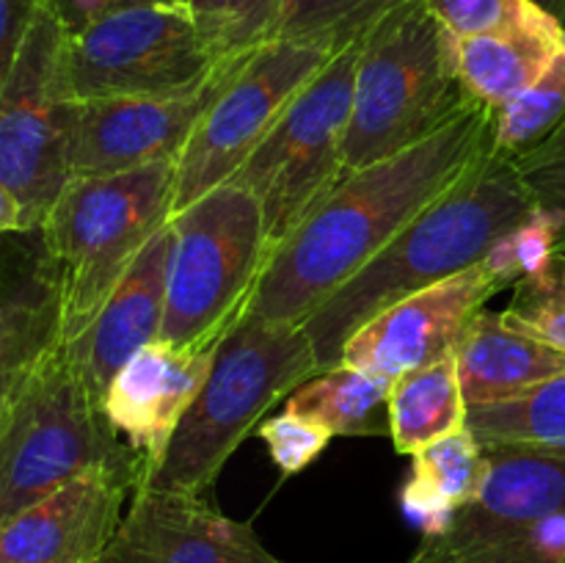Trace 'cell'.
I'll return each instance as SVG.
<instances>
[{"label":"cell","instance_id":"1","mask_svg":"<svg viewBox=\"0 0 565 563\" xmlns=\"http://www.w3.org/2000/svg\"><path fill=\"white\" fill-rule=\"evenodd\" d=\"M494 130L497 110L475 103L406 152L348 171L270 252L246 318L303 323L494 147Z\"/></svg>","mask_w":565,"mask_h":563},{"label":"cell","instance_id":"2","mask_svg":"<svg viewBox=\"0 0 565 563\" xmlns=\"http://www.w3.org/2000/svg\"><path fill=\"white\" fill-rule=\"evenodd\" d=\"M533 208L516 160L491 147L303 320L320 373L342 362L348 340L375 315L483 263L491 246Z\"/></svg>","mask_w":565,"mask_h":563},{"label":"cell","instance_id":"3","mask_svg":"<svg viewBox=\"0 0 565 563\" xmlns=\"http://www.w3.org/2000/svg\"><path fill=\"white\" fill-rule=\"evenodd\" d=\"M318 373V357L303 323L243 315L221 340L202 392L141 489L210 497L232 453L263 425L270 406Z\"/></svg>","mask_w":565,"mask_h":563},{"label":"cell","instance_id":"4","mask_svg":"<svg viewBox=\"0 0 565 563\" xmlns=\"http://www.w3.org/2000/svg\"><path fill=\"white\" fill-rule=\"evenodd\" d=\"M456 44L425 0L370 28L345 138L348 171L406 152L478 103L458 72Z\"/></svg>","mask_w":565,"mask_h":563},{"label":"cell","instance_id":"5","mask_svg":"<svg viewBox=\"0 0 565 563\" xmlns=\"http://www.w3.org/2000/svg\"><path fill=\"white\" fill-rule=\"evenodd\" d=\"M92 469H121L138 486L143 480L141 456L61 348L0 392V522Z\"/></svg>","mask_w":565,"mask_h":563},{"label":"cell","instance_id":"6","mask_svg":"<svg viewBox=\"0 0 565 563\" xmlns=\"http://www.w3.org/2000/svg\"><path fill=\"white\" fill-rule=\"evenodd\" d=\"M177 160L105 177H72L42 221L64 268L66 342L92 326L143 248L174 215Z\"/></svg>","mask_w":565,"mask_h":563},{"label":"cell","instance_id":"7","mask_svg":"<svg viewBox=\"0 0 565 563\" xmlns=\"http://www.w3.org/2000/svg\"><path fill=\"white\" fill-rule=\"evenodd\" d=\"M169 287L160 340L177 348L218 346L246 315L270 257L257 196L230 180L169 221Z\"/></svg>","mask_w":565,"mask_h":563},{"label":"cell","instance_id":"8","mask_svg":"<svg viewBox=\"0 0 565 563\" xmlns=\"http://www.w3.org/2000/svg\"><path fill=\"white\" fill-rule=\"evenodd\" d=\"M66 39L70 25L47 3L0 72V232L42 226L72 180Z\"/></svg>","mask_w":565,"mask_h":563},{"label":"cell","instance_id":"9","mask_svg":"<svg viewBox=\"0 0 565 563\" xmlns=\"http://www.w3.org/2000/svg\"><path fill=\"white\" fill-rule=\"evenodd\" d=\"M367 33L348 42L301 88L235 174L263 208L270 252L348 174L345 138Z\"/></svg>","mask_w":565,"mask_h":563},{"label":"cell","instance_id":"10","mask_svg":"<svg viewBox=\"0 0 565 563\" xmlns=\"http://www.w3.org/2000/svg\"><path fill=\"white\" fill-rule=\"evenodd\" d=\"M218 75L188 0H138L70 31L64 88L72 103L169 97Z\"/></svg>","mask_w":565,"mask_h":563},{"label":"cell","instance_id":"11","mask_svg":"<svg viewBox=\"0 0 565 563\" xmlns=\"http://www.w3.org/2000/svg\"><path fill=\"white\" fill-rule=\"evenodd\" d=\"M342 47L326 36L274 39L226 66L213 103L177 158L174 213L235 180L287 105Z\"/></svg>","mask_w":565,"mask_h":563},{"label":"cell","instance_id":"12","mask_svg":"<svg viewBox=\"0 0 565 563\" xmlns=\"http://www.w3.org/2000/svg\"><path fill=\"white\" fill-rule=\"evenodd\" d=\"M483 450L478 495L445 533L423 539L408 563H463L565 508V445L483 442Z\"/></svg>","mask_w":565,"mask_h":563},{"label":"cell","instance_id":"13","mask_svg":"<svg viewBox=\"0 0 565 563\" xmlns=\"http://www.w3.org/2000/svg\"><path fill=\"white\" fill-rule=\"evenodd\" d=\"M505 287L483 259L375 315L348 340L340 364L392 381L456 357L472 320Z\"/></svg>","mask_w":565,"mask_h":563},{"label":"cell","instance_id":"14","mask_svg":"<svg viewBox=\"0 0 565 563\" xmlns=\"http://www.w3.org/2000/svg\"><path fill=\"white\" fill-rule=\"evenodd\" d=\"M224 70L204 86L169 97H116L72 103V177H105L177 160L213 103Z\"/></svg>","mask_w":565,"mask_h":563},{"label":"cell","instance_id":"15","mask_svg":"<svg viewBox=\"0 0 565 563\" xmlns=\"http://www.w3.org/2000/svg\"><path fill=\"white\" fill-rule=\"evenodd\" d=\"M99 563H285L210 497L138 489Z\"/></svg>","mask_w":565,"mask_h":563},{"label":"cell","instance_id":"16","mask_svg":"<svg viewBox=\"0 0 565 563\" xmlns=\"http://www.w3.org/2000/svg\"><path fill=\"white\" fill-rule=\"evenodd\" d=\"M138 480L92 469L0 522V563H99Z\"/></svg>","mask_w":565,"mask_h":563},{"label":"cell","instance_id":"17","mask_svg":"<svg viewBox=\"0 0 565 563\" xmlns=\"http://www.w3.org/2000/svg\"><path fill=\"white\" fill-rule=\"evenodd\" d=\"M64 268L42 230L3 232L0 248V392L66 346Z\"/></svg>","mask_w":565,"mask_h":563},{"label":"cell","instance_id":"18","mask_svg":"<svg viewBox=\"0 0 565 563\" xmlns=\"http://www.w3.org/2000/svg\"><path fill=\"white\" fill-rule=\"evenodd\" d=\"M218 346L177 348L158 340L138 351L110 384L105 412L127 445L141 456V486L160 467L177 425L202 392Z\"/></svg>","mask_w":565,"mask_h":563},{"label":"cell","instance_id":"19","mask_svg":"<svg viewBox=\"0 0 565 563\" xmlns=\"http://www.w3.org/2000/svg\"><path fill=\"white\" fill-rule=\"evenodd\" d=\"M171 226L166 224L132 263L97 318L77 340L66 342V353L81 370L94 395L105 403L119 370L160 340L166 323Z\"/></svg>","mask_w":565,"mask_h":563},{"label":"cell","instance_id":"20","mask_svg":"<svg viewBox=\"0 0 565 563\" xmlns=\"http://www.w3.org/2000/svg\"><path fill=\"white\" fill-rule=\"evenodd\" d=\"M563 44V22L530 3L516 22L500 31L458 39V72L478 103L502 110L544 75Z\"/></svg>","mask_w":565,"mask_h":563},{"label":"cell","instance_id":"21","mask_svg":"<svg viewBox=\"0 0 565 563\" xmlns=\"http://www.w3.org/2000/svg\"><path fill=\"white\" fill-rule=\"evenodd\" d=\"M458 379L469 406L511 401L565 373V351L513 329L502 309L486 307L456 351Z\"/></svg>","mask_w":565,"mask_h":563},{"label":"cell","instance_id":"22","mask_svg":"<svg viewBox=\"0 0 565 563\" xmlns=\"http://www.w3.org/2000/svg\"><path fill=\"white\" fill-rule=\"evenodd\" d=\"M483 467V442L469 425L414 453L401 502L406 517L423 530V539L445 533L452 517L478 495Z\"/></svg>","mask_w":565,"mask_h":563},{"label":"cell","instance_id":"23","mask_svg":"<svg viewBox=\"0 0 565 563\" xmlns=\"http://www.w3.org/2000/svg\"><path fill=\"white\" fill-rule=\"evenodd\" d=\"M469 403L456 357L408 370L390 386V439L397 453L414 456L430 442L467 428Z\"/></svg>","mask_w":565,"mask_h":563},{"label":"cell","instance_id":"24","mask_svg":"<svg viewBox=\"0 0 565 563\" xmlns=\"http://www.w3.org/2000/svg\"><path fill=\"white\" fill-rule=\"evenodd\" d=\"M390 379L337 364L292 390L285 412L312 419L334 436H390Z\"/></svg>","mask_w":565,"mask_h":563},{"label":"cell","instance_id":"25","mask_svg":"<svg viewBox=\"0 0 565 563\" xmlns=\"http://www.w3.org/2000/svg\"><path fill=\"white\" fill-rule=\"evenodd\" d=\"M467 425L480 442L565 445V373L511 401L469 406Z\"/></svg>","mask_w":565,"mask_h":563},{"label":"cell","instance_id":"26","mask_svg":"<svg viewBox=\"0 0 565 563\" xmlns=\"http://www.w3.org/2000/svg\"><path fill=\"white\" fill-rule=\"evenodd\" d=\"M199 36L218 70L274 42L279 0H188Z\"/></svg>","mask_w":565,"mask_h":563},{"label":"cell","instance_id":"27","mask_svg":"<svg viewBox=\"0 0 565 563\" xmlns=\"http://www.w3.org/2000/svg\"><path fill=\"white\" fill-rule=\"evenodd\" d=\"M565 119V44L544 75L524 88L511 105L497 110L494 149L516 160L539 147Z\"/></svg>","mask_w":565,"mask_h":563},{"label":"cell","instance_id":"28","mask_svg":"<svg viewBox=\"0 0 565 563\" xmlns=\"http://www.w3.org/2000/svg\"><path fill=\"white\" fill-rule=\"evenodd\" d=\"M414 0H279L274 39L326 36L348 44Z\"/></svg>","mask_w":565,"mask_h":563},{"label":"cell","instance_id":"29","mask_svg":"<svg viewBox=\"0 0 565 563\" xmlns=\"http://www.w3.org/2000/svg\"><path fill=\"white\" fill-rule=\"evenodd\" d=\"M511 290L502 318L513 329L565 351V254H555L544 270L524 276Z\"/></svg>","mask_w":565,"mask_h":563},{"label":"cell","instance_id":"30","mask_svg":"<svg viewBox=\"0 0 565 563\" xmlns=\"http://www.w3.org/2000/svg\"><path fill=\"white\" fill-rule=\"evenodd\" d=\"M561 219L552 210L535 204L513 230H508L486 254V265L513 287L524 276L544 270L561 254Z\"/></svg>","mask_w":565,"mask_h":563},{"label":"cell","instance_id":"31","mask_svg":"<svg viewBox=\"0 0 565 563\" xmlns=\"http://www.w3.org/2000/svg\"><path fill=\"white\" fill-rule=\"evenodd\" d=\"M516 169L539 208L561 219V254H565V119L539 147L519 155Z\"/></svg>","mask_w":565,"mask_h":563},{"label":"cell","instance_id":"32","mask_svg":"<svg viewBox=\"0 0 565 563\" xmlns=\"http://www.w3.org/2000/svg\"><path fill=\"white\" fill-rule=\"evenodd\" d=\"M259 436L268 445L274 464L285 475H296L307 469L334 439L329 428L290 412L274 414V417L265 419L259 425Z\"/></svg>","mask_w":565,"mask_h":563},{"label":"cell","instance_id":"33","mask_svg":"<svg viewBox=\"0 0 565 563\" xmlns=\"http://www.w3.org/2000/svg\"><path fill=\"white\" fill-rule=\"evenodd\" d=\"M456 39L480 36L516 22L533 0H425Z\"/></svg>","mask_w":565,"mask_h":563},{"label":"cell","instance_id":"34","mask_svg":"<svg viewBox=\"0 0 565 563\" xmlns=\"http://www.w3.org/2000/svg\"><path fill=\"white\" fill-rule=\"evenodd\" d=\"M463 563H565V508L535 522L516 539Z\"/></svg>","mask_w":565,"mask_h":563},{"label":"cell","instance_id":"35","mask_svg":"<svg viewBox=\"0 0 565 563\" xmlns=\"http://www.w3.org/2000/svg\"><path fill=\"white\" fill-rule=\"evenodd\" d=\"M50 0H0V72L11 64L33 17Z\"/></svg>","mask_w":565,"mask_h":563},{"label":"cell","instance_id":"36","mask_svg":"<svg viewBox=\"0 0 565 563\" xmlns=\"http://www.w3.org/2000/svg\"><path fill=\"white\" fill-rule=\"evenodd\" d=\"M50 3H53V9L64 17L70 31H75V28H81L83 22L94 20V17L114 9V6L138 3V0H50Z\"/></svg>","mask_w":565,"mask_h":563},{"label":"cell","instance_id":"37","mask_svg":"<svg viewBox=\"0 0 565 563\" xmlns=\"http://www.w3.org/2000/svg\"><path fill=\"white\" fill-rule=\"evenodd\" d=\"M535 6H541L544 11H550L555 20H561L565 25V0H533Z\"/></svg>","mask_w":565,"mask_h":563}]
</instances>
